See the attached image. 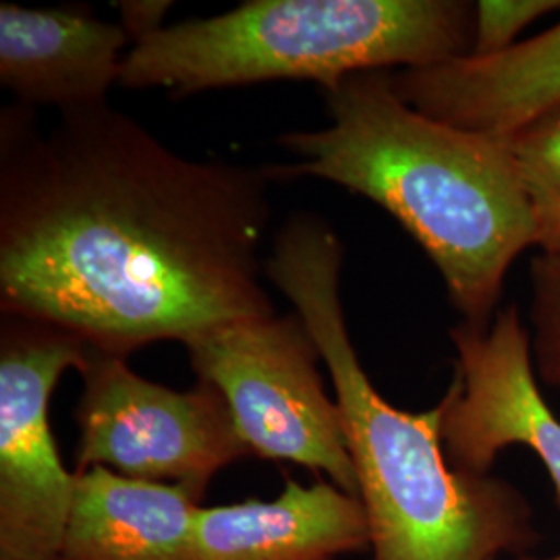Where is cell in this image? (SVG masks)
Returning a JSON list of instances; mask_svg holds the SVG:
<instances>
[{"label": "cell", "instance_id": "cell-1", "mask_svg": "<svg viewBox=\"0 0 560 560\" xmlns=\"http://www.w3.org/2000/svg\"><path fill=\"white\" fill-rule=\"evenodd\" d=\"M270 166L191 161L108 102L0 113V312L127 360L277 316L261 284Z\"/></svg>", "mask_w": 560, "mask_h": 560}, {"label": "cell", "instance_id": "cell-2", "mask_svg": "<svg viewBox=\"0 0 560 560\" xmlns=\"http://www.w3.org/2000/svg\"><path fill=\"white\" fill-rule=\"evenodd\" d=\"M330 125L279 143L277 177L330 180L378 203L439 268L465 322L488 326L536 224L509 140L432 119L384 71L320 88Z\"/></svg>", "mask_w": 560, "mask_h": 560}, {"label": "cell", "instance_id": "cell-3", "mask_svg": "<svg viewBox=\"0 0 560 560\" xmlns=\"http://www.w3.org/2000/svg\"><path fill=\"white\" fill-rule=\"evenodd\" d=\"M342 243L330 224L300 212L275 235L264 275L320 349L345 418L374 560H497L532 548L538 534L517 488L451 465L442 400L402 411L370 382L340 300Z\"/></svg>", "mask_w": 560, "mask_h": 560}, {"label": "cell", "instance_id": "cell-4", "mask_svg": "<svg viewBox=\"0 0 560 560\" xmlns=\"http://www.w3.org/2000/svg\"><path fill=\"white\" fill-rule=\"evenodd\" d=\"M471 36L474 7L457 0H247L133 44L119 83L173 96L277 80L326 88L355 73L469 55Z\"/></svg>", "mask_w": 560, "mask_h": 560}, {"label": "cell", "instance_id": "cell-5", "mask_svg": "<svg viewBox=\"0 0 560 560\" xmlns=\"http://www.w3.org/2000/svg\"><path fill=\"white\" fill-rule=\"evenodd\" d=\"M198 381L229 402L252 457L324 474L358 497L339 402L324 390L320 349L300 314L226 324L187 340Z\"/></svg>", "mask_w": 560, "mask_h": 560}, {"label": "cell", "instance_id": "cell-6", "mask_svg": "<svg viewBox=\"0 0 560 560\" xmlns=\"http://www.w3.org/2000/svg\"><path fill=\"white\" fill-rule=\"evenodd\" d=\"M80 374L75 474L104 467L129 480L175 483L201 502L219 471L252 457L229 402L208 382L175 390L96 349Z\"/></svg>", "mask_w": 560, "mask_h": 560}, {"label": "cell", "instance_id": "cell-7", "mask_svg": "<svg viewBox=\"0 0 560 560\" xmlns=\"http://www.w3.org/2000/svg\"><path fill=\"white\" fill-rule=\"evenodd\" d=\"M92 347L57 324L2 314L0 324V557L57 560L75 497L50 430L60 376Z\"/></svg>", "mask_w": 560, "mask_h": 560}, {"label": "cell", "instance_id": "cell-8", "mask_svg": "<svg viewBox=\"0 0 560 560\" xmlns=\"http://www.w3.org/2000/svg\"><path fill=\"white\" fill-rule=\"evenodd\" d=\"M451 340L457 360L442 397V442L451 465L486 476L501 451L520 444L546 467L560 506V420L541 397L529 328L517 305L488 326L463 322Z\"/></svg>", "mask_w": 560, "mask_h": 560}, {"label": "cell", "instance_id": "cell-9", "mask_svg": "<svg viewBox=\"0 0 560 560\" xmlns=\"http://www.w3.org/2000/svg\"><path fill=\"white\" fill-rule=\"evenodd\" d=\"M129 36L80 7L0 4V83L20 104L59 113L101 106L119 83Z\"/></svg>", "mask_w": 560, "mask_h": 560}, {"label": "cell", "instance_id": "cell-10", "mask_svg": "<svg viewBox=\"0 0 560 560\" xmlns=\"http://www.w3.org/2000/svg\"><path fill=\"white\" fill-rule=\"evenodd\" d=\"M390 81L423 115L509 140L560 106V23L501 55H463Z\"/></svg>", "mask_w": 560, "mask_h": 560}, {"label": "cell", "instance_id": "cell-11", "mask_svg": "<svg viewBox=\"0 0 560 560\" xmlns=\"http://www.w3.org/2000/svg\"><path fill=\"white\" fill-rule=\"evenodd\" d=\"M370 548L358 497L332 481L284 478L275 501L200 506L196 560H339Z\"/></svg>", "mask_w": 560, "mask_h": 560}, {"label": "cell", "instance_id": "cell-12", "mask_svg": "<svg viewBox=\"0 0 560 560\" xmlns=\"http://www.w3.org/2000/svg\"><path fill=\"white\" fill-rule=\"evenodd\" d=\"M200 506L175 483L129 480L92 467L75 474L57 560H196Z\"/></svg>", "mask_w": 560, "mask_h": 560}, {"label": "cell", "instance_id": "cell-13", "mask_svg": "<svg viewBox=\"0 0 560 560\" xmlns=\"http://www.w3.org/2000/svg\"><path fill=\"white\" fill-rule=\"evenodd\" d=\"M536 224V247L560 254V106L509 138Z\"/></svg>", "mask_w": 560, "mask_h": 560}, {"label": "cell", "instance_id": "cell-14", "mask_svg": "<svg viewBox=\"0 0 560 560\" xmlns=\"http://www.w3.org/2000/svg\"><path fill=\"white\" fill-rule=\"evenodd\" d=\"M529 337L538 381L560 390V254L540 252L529 266Z\"/></svg>", "mask_w": 560, "mask_h": 560}, {"label": "cell", "instance_id": "cell-15", "mask_svg": "<svg viewBox=\"0 0 560 560\" xmlns=\"http://www.w3.org/2000/svg\"><path fill=\"white\" fill-rule=\"evenodd\" d=\"M560 9L557 0H480L474 4V57L501 55L534 21Z\"/></svg>", "mask_w": 560, "mask_h": 560}, {"label": "cell", "instance_id": "cell-16", "mask_svg": "<svg viewBox=\"0 0 560 560\" xmlns=\"http://www.w3.org/2000/svg\"><path fill=\"white\" fill-rule=\"evenodd\" d=\"M120 25L127 32L129 40L133 44L156 34L162 30V20L171 9V2L162 0H133V2H119Z\"/></svg>", "mask_w": 560, "mask_h": 560}, {"label": "cell", "instance_id": "cell-17", "mask_svg": "<svg viewBox=\"0 0 560 560\" xmlns=\"http://www.w3.org/2000/svg\"><path fill=\"white\" fill-rule=\"evenodd\" d=\"M540 560H560V552H559V555H555V557H550V559H540Z\"/></svg>", "mask_w": 560, "mask_h": 560}, {"label": "cell", "instance_id": "cell-18", "mask_svg": "<svg viewBox=\"0 0 560 560\" xmlns=\"http://www.w3.org/2000/svg\"><path fill=\"white\" fill-rule=\"evenodd\" d=\"M0 560H18V559H11V557H0Z\"/></svg>", "mask_w": 560, "mask_h": 560}]
</instances>
